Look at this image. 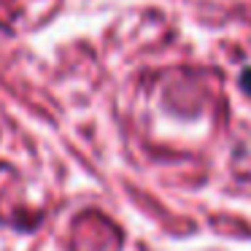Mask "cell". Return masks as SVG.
Wrapping results in <instances>:
<instances>
[{
  "label": "cell",
  "mask_w": 251,
  "mask_h": 251,
  "mask_svg": "<svg viewBox=\"0 0 251 251\" xmlns=\"http://www.w3.org/2000/svg\"><path fill=\"white\" fill-rule=\"evenodd\" d=\"M240 87H243L246 95H251V68H246V71L240 73Z\"/></svg>",
  "instance_id": "6da1fadb"
}]
</instances>
